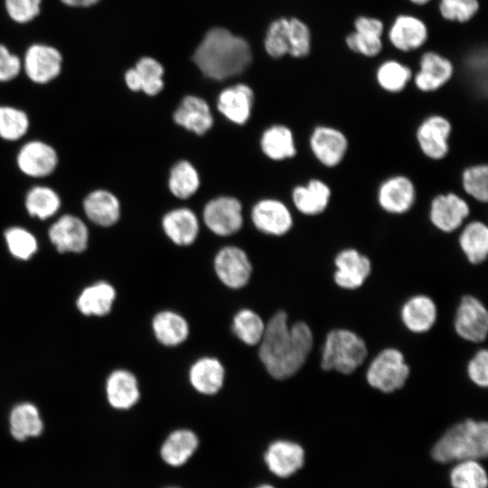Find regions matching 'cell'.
<instances>
[{
	"instance_id": "obj_1",
	"label": "cell",
	"mask_w": 488,
	"mask_h": 488,
	"mask_svg": "<svg viewBox=\"0 0 488 488\" xmlns=\"http://www.w3.org/2000/svg\"><path fill=\"white\" fill-rule=\"evenodd\" d=\"M313 343V333L305 323L299 321L289 325L286 314L278 311L265 326L258 357L270 376L285 380L302 368Z\"/></svg>"
},
{
	"instance_id": "obj_2",
	"label": "cell",
	"mask_w": 488,
	"mask_h": 488,
	"mask_svg": "<svg viewBox=\"0 0 488 488\" xmlns=\"http://www.w3.org/2000/svg\"><path fill=\"white\" fill-rule=\"evenodd\" d=\"M192 59L206 77L223 80L242 73L252 55L245 39L225 28L214 27L206 33Z\"/></svg>"
},
{
	"instance_id": "obj_3",
	"label": "cell",
	"mask_w": 488,
	"mask_h": 488,
	"mask_svg": "<svg viewBox=\"0 0 488 488\" xmlns=\"http://www.w3.org/2000/svg\"><path fill=\"white\" fill-rule=\"evenodd\" d=\"M431 457L439 464L482 460L488 455V424L465 419L450 427L434 444Z\"/></svg>"
},
{
	"instance_id": "obj_4",
	"label": "cell",
	"mask_w": 488,
	"mask_h": 488,
	"mask_svg": "<svg viewBox=\"0 0 488 488\" xmlns=\"http://www.w3.org/2000/svg\"><path fill=\"white\" fill-rule=\"evenodd\" d=\"M367 346L362 338L346 329L330 331L323 346L321 366L324 371L351 374L367 357Z\"/></svg>"
},
{
	"instance_id": "obj_5",
	"label": "cell",
	"mask_w": 488,
	"mask_h": 488,
	"mask_svg": "<svg viewBox=\"0 0 488 488\" xmlns=\"http://www.w3.org/2000/svg\"><path fill=\"white\" fill-rule=\"evenodd\" d=\"M409 375V367L400 351L386 348L372 360L366 372L369 385L383 393L401 389Z\"/></svg>"
},
{
	"instance_id": "obj_6",
	"label": "cell",
	"mask_w": 488,
	"mask_h": 488,
	"mask_svg": "<svg viewBox=\"0 0 488 488\" xmlns=\"http://www.w3.org/2000/svg\"><path fill=\"white\" fill-rule=\"evenodd\" d=\"M453 131L451 121L439 114L429 115L417 127L416 141L420 152L428 159L439 161L450 151Z\"/></svg>"
},
{
	"instance_id": "obj_7",
	"label": "cell",
	"mask_w": 488,
	"mask_h": 488,
	"mask_svg": "<svg viewBox=\"0 0 488 488\" xmlns=\"http://www.w3.org/2000/svg\"><path fill=\"white\" fill-rule=\"evenodd\" d=\"M470 212L468 202L459 194L449 192L433 197L428 218L436 230L443 233H453L461 229Z\"/></svg>"
},
{
	"instance_id": "obj_8",
	"label": "cell",
	"mask_w": 488,
	"mask_h": 488,
	"mask_svg": "<svg viewBox=\"0 0 488 488\" xmlns=\"http://www.w3.org/2000/svg\"><path fill=\"white\" fill-rule=\"evenodd\" d=\"M379 207L388 214L403 215L408 212L417 201L414 182L405 174H394L384 179L376 192Z\"/></svg>"
},
{
	"instance_id": "obj_9",
	"label": "cell",
	"mask_w": 488,
	"mask_h": 488,
	"mask_svg": "<svg viewBox=\"0 0 488 488\" xmlns=\"http://www.w3.org/2000/svg\"><path fill=\"white\" fill-rule=\"evenodd\" d=\"M309 146L319 164L327 168H334L344 160L349 149V140L341 129L319 125L312 130Z\"/></svg>"
},
{
	"instance_id": "obj_10",
	"label": "cell",
	"mask_w": 488,
	"mask_h": 488,
	"mask_svg": "<svg viewBox=\"0 0 488 488\" xmlns=\"http://www.w3.org/2000/svg\"><path fill=\"white\" fill-rule=\"evenodd\" d=\"M62 62V55L54 46L33 43L25 51L23 67L30 80L46 84L61 74Z\"/></svg>"
},
{
	"instance_id": "obj_11",
	"label": "cell",
	"mask_w": 488,
	"mask_h": 488,
	"mask_svg": "<svg viewBox=\"0 0 488 488\" xmlns=\"http://www.w3.org/2000/svg\"><path fill=\"white\" fill-rule=\"evenodd\" d=\"M202 218L211 232L219 236H230L242 227V207L234 197L220 196L207 202Z\"/></svg>"
},
{
	"instance_id": "obj_12",
	"label": "cell",
	"mask_w": 488,
	"mask_h": 488,
	"mask_svg": "<svg viewBox=\"0 0 488 488\" xmlns=\"http://www.w3.org/2000/svg\"><path fill=\"white\" fill-rule=\"evenodd\" d=\"M456 333L468 342L482 343L488 332V312L483 304L473 296L460 300L455 317Z\"/></svg>"
},
{
	"instance_id": "obj_13",
	"label": "cell",
	"mask_w": 488,
	"mask_h": 488,
	"mask_svg": "<svg viewBox=\"0 0 488 488\" xmlns=\"http://www.w3.org/2000/svg\"><path fill=\"white\" fill-rule=\"evenodd\" d=\"M214 269L225 286L239 289L249 281L252 266L244 250L235 246H227L215 256Z\"/></svg>"
},
{
	"instance_id": "obj_14",
	"label": "cell",
	"mask_w": 488,
	"mask_h": 488,
	"mask_svg": "<svg viewBox=\"0 0 488 488\" xmlns=\"http://www.w3.org/2000/svg\"><path fill=\"white\" fill-rule=\"evenodd\" d=\"M333 262L336 267L333 280L339 287L343 289L359 288L371 272V259L353 248L340 250Z\"/></svg>"
},
{
	"instance_id": "obj_15",
	"label": "cell",
	"mask_w": 488,
	"mask_h": 488,
	"mask_svg": "<svg viewBox=\"0 0 488 488\" xmlns=\"http://www.w3.org/2000/svg\"><path fill=\"white\" fill-rule=\"evenodd\" d=\"M49 239L61 253L83 252L88 247L89 230L77 216L65 214L52 224Z\"/></svg>"
},
{
	"instance_id": "obj_16",
	"label": "cell",
	"mask_w": 488,
	"mask_h": 488,
	"mask_svg": "<svg viewBox=\"0 0 488 488\" xmlns=\"http://www.w3.org/2000/svg\"><path fill=\"white\" fill-rule=\"evenodd\" d=\"M264 460L273 474L280 478H287L304 466L305 453L300 444L280 439L272 442L267 446Z\"/></svg>"
},
{
	"instance_id": "obj_17",
	"label": "cell",
	"mask_w": 488,
	"mask_h": 488,
	"mask_svg": "<svg viewBox=\"0 0 488 488\" xmlns=\"http://www.w3.org/2000/svg\"><path fill=\"white\" fill-rule=\"evenodd\" d=\"M251 220L261 232L283 236L293 227V217L285 203L275 199H265L252 208Z\"/></svg>"
},
{
	"instance_id": "obj_18",
	"label": "cell",
	"mask_w": 488,
	"mask_h": 488,
	"mask_svg": "<svg viewBox=\"0 0 488 488\" xmlns=\"http://www.w3.org/2000/svg\"><path fill=\"white\" fill-rule=\"evenodd\" d=\"M58 164V155L53 147L42 141L26 143L17 155V165L26 175L44 177L51 174Z\"/></svg>"
},
{
	"instance_id": "obj_19",
	"label": "cell",
	"mask_w": 488,
	"mask_h": 488,
	"mask_svg": "<svg viewBox=\"0 0 488 488\" xmlns=\"http://www.w3.org/2000/svg\"><path fill=\"white\" fill-rule=\"evenodd\" d=\"M291 196L300 213L314 217L323 214L329 207L332 189L324 181L313 178L304 185L296 186Z\"/></svg>"
},
{
	"instance_id": "obj_20",
	"label": "cell",
	"mask_w": 488,
	"mask_h": 488,
	"mask_svg": "<svg viewBox=\"0 0 488 488\" xmlns=\"http://www.w3.org/2000/svg\"><path fill=\"white\" fill-rule=\"evenodd\" d=\"M164 68L155 59L143 57L134 68L125 72L124 80L132 91L142 90L149 96L157 95L164 88Z\"/></svg>"
},
{
	"instance_id": "obj_21",
	"label": "cell",
	"mask_w": 488,
	"mask_h": 488,
	"mask_svg": "<svg viewBox=\"0 0 488 488\" xmlns=\"http://www.w3.org/2000/svg\"><path fill=\"white\" fill-rule=\"evenodd\" d=\"M253 99V91L248 85L236 84L220 93L217 108L230 121L243 125L250 117Z\"/></svg>"
},
{
	"instance_id": "obj_22",
	"label": "cell",
	"mask_w": 488,
	"mask_h": 488,
	"mask_svg": "<svg viewBox=\"0 0 488 488\" xmlns=\"http://www.w3.org/2000/svg\"><path fill=\"white\" fill-rule=\"evenodd\" d=\"M173 117L177 125L200 136L205 134L213 125L209 105L196 96L183 98Z\"/></svg>"
},
{
	"instance_id": "obj_23",
	"label": "cell",
	"mask_w": 488,
	"mask_h": 488,
	"mask_svg": "<svg viewBox=\"0 0 488 488\" xmlns=\"http://www.w3.org/2000/svg\"><path fill=\"white\" fill-rule=\"evenodd\" d=\"M106 394L112 408L121 410L132 408L140 398L136 376L127 370L114 371L107 380Z\"/></svg>"
},
{
	"instance_id": "obj_24",
	"label": "cell",
	"mask_w": 488,
	"mask_h": 488,
	"mask_svg": "<svg viewBox=\"0 0 488 488\" xmlns=\"http://www.w3.org/2000/svg\"><path fill=\"white\" fill-rule=\"evenodd\" d=\"M453 70L450 61L437 53L426 52L420 61V70L415 76V84L423 92L437 90L451 79Z\"/></svg>"
},
{
	"instance_id": "obj_25",
	"label": "cell",
	"mask_w": 488,
	"mask_h": 488,
	"mask_svg": "<svg viewBox=\"0 0 488 488\" xmlns=\"http://www.w3.org/2000/svg\"><path fill=\"white\" fill-rule=\"evenodd\" d=\"M162 226L166 236L179 246L192 244L199 233L198 219L188 208H178L166 213Z\"/></svg>"
},
{
	"instance_id": "obj_26",
	"label": "cell",
	"mask_w": 488,
	"mask_h": 488,
	"mask_svg": "<svg viewBox=\"0 0 488 488\" xmlns=\"http://www.w3.org/2000/svg\"><path fill=\"white\" fill-rule=\"evenodd\" d=\"M400 316L403 324L413 333H425L434 325L437 310L434 301L423 295L408 299L401 307Z\"/></svg>"
},
{
	"instance_id": "obj_27",
	"label": "cell",
	"mask_w": 488,
	"mask_h": 488,
	"mask_svg": "<svg viewBox=\"0 0 488 488\" xmlns=\"http://www.w3.org/2000/svg\"><path fill=\"white\" fill-rule=\"evenodd\" d=\"M86 216L93 223L109 227L114 225L120 217V202L110 192L95 190L89 192L83 202Z\"/></svg>"
},
{
	"instance_id": "obj_28",
	"label": "cell",
	"mask_w": 488,
	"mask_h": 488,
	"mask_svg": "<svg viewBox=\"0 0 488 488\" xmlns=\"http://www.w3.org/2000/svg\"><path fill=\"white\" fill-rule=\"evenodd\" d=\"M354 25L356 32L346 37L348 47L365 56L377 55L381 50L380 35L383 31L381 21L361 16L355 21Z\"/></svg>"
},
{
	"instance_id": "obj_29",
	"label": "cell",
	"mask_w": 488,
	"mask_h": 488,
	"mask_svg": "<svg viewBox=\"0 0 488 488\" xmlns=\"http://www.w3.org/2000/svg\"><path fill=\"white\" fill-rule=\"evenodd\" d=\"M224 377V367L213 357L197 360L189 371L190 383L195 390L204 395L217 393L223 385Z\"/></svg>"
},
{
	"instance_id": "obj_30",
	"label": "cell",
	"mask_w": 488,
	"mask_h": 488,
	"mask_svg": "<svg viewBox=\"0 0 488 488\" xmlns=\"http://www.w3.org/2000/svg\"><path fill=\"white\" fill-rule=\"evenodd\" d=\"M461 251L469 263L478 265L488 255V227L485 222L473 220L461 227L458 236Z\"/></svg>"
},
{
	"instance_id": "obj_31",
	"label": "cell",
	"mask_w": 488,
	"mask_h": 488,
	"mask_svg": "<svg viewBox=\"0 0 488 488\" xmlns=\"http://www.w3.org/2000/svg\"><path fill=\"white\" fill-rule=\"evenodd\" d=\"M44 428L39 409L32 403L23 402L14 406L9 415V429L13 438L23 442L38 437Z\"/></svg>"
},
{
	"instance_id": "obj_32",
	"label": "cell",
	"mask_w": 488,
	"mask_h": 488,
	"mask_svg": "<svg viewBox=\"0 0 488 488\" xmlns=\"http://www.w3.org/2000/svg\"><path fill=\"white\" fill-rule=\"evenodd\" d=\"M116 290L112 285L99 281L85 287L76 301L78 310L86 316H104L113 306Z\"/></svg>"
},
{
	"instance_id": "obj_33",
	"label": "cell",
	"mask_w": 488,
	"mask_h": 488,
	"mask_svg": "<svg viewBox=\"0 0 488 488\" xmlns=\"http://www.w3.org/2000/svg\"><path fill=\"white\" fill-rule=\"evenodd\" d=\"M198 446L199 439L194 432L190 429H177L164 441L160 455L167 465L178 467L192 457Z\"/></svg>"
},
{
	"instance_id": "obj_34",
	"label": "cell",
	"mask_w": 488,
	"mask_h": 488,
	"mask_svg": "<svg viewBox=\"0 0 488 488\" xmlns=\"http://www.w3.org/2000/svg\"><path fill=\"white\" fill-rule=\"evenodd\" d=\"M427 37L424 23L409 15H399L389 31L392 44L401 51H411L420 47Z\"/></svg>"
},
{
	"instance_id": "obj_35",
	"label": "cell",
	"mask_w": 488,
	"mask_h": 488,
	"mask_svg": "<svg viewBox=\"0 0 488 488\" xmlns=\"http://www.w3.org/2000/svg\"><path fill=\"white\" fill-rule=\"evenodd\" d=\"M155 338L165 346H176L183 343L189 335L186 320L173 311L157 313L152 321Z\"/></svg>"
},
{
	"instance_id": "obj_36",
	"label": "cell",
	"mask_w": 488,
	"mask_h": 488,
	"mask_svg": "<svg viewBox=\"0 0 488 488\" xmlns=\"http://www.w3.org/2000/svg\"><path fill=\"white\" fill-rule=\"evenodd\" d=\"M263 153L270 159L281 161L296 155L293 132L284 125H275L265 130L260 139Z\"/></svg>"
},
{
	"instance_id": "obj_37",
	"label": "cell",
	"mask_w": 488,
	"mask_h": 488,
	"mask_svg": "<svg viewBox=\"0 0 488 488\" xmlns=\"http://www.w3.org/2000/svg\"><path fill=\"white\" fill-rule=\"evenodd\" d=\"M264 46L266 52L274 58L286 53L291 55L295 46V33L291 19L279 18L267 28Z\"/></svg>"
},
{
	"instance_id": "obj_38",
	"label": "cell",
	"mask_w": 488,
	"mask_h": 488,
	"mask_svg": "<svg viewBox=\"0 0 488 488\" xmlns=\"http://www.w3.org/2000/svg\"><path fill=\"white\" fill-rule=\"evenodd\" d=\"M448 479L452 488H488L486 470L478 460L455 463Z\"/></svg>"
},
{
	"instance_id": "obj_39",
	"label": "cell",
	"mask_w": 488,
	"mask_h": 488,
	"mask_svg": "<svg viewBox=\"0 0 488 488\" xmlns=\"http://www.w3.org/2000/svg\"><path fill=\"white\" fill-rule=\"evenodd\" d=\"M168 185L176 198L188 199L199 189V174L190 162L182 160L173 166Z\"/></svg>"
},
{
	"instance_id": "obj_40",
	"label": "cell",
	"mask_w": 488,
	"mask_h": 488,
	"mask_svg": "<svg viewBox=\"0 0 488 488\" xmlns=\"http://www.w3.org/2000/svg\"><path fill=\"white\" fill-rule=\"evenodd\" d=\"M61 207L58 193L47 186H34L25 197V208L32 217L41 220L53 216Z\"/></svg>"
},
{
	"instance_id": "obj_41",
	"label": "cell",
	"mask_w": 488,
	"mask_h": 488,
	"mask_svg": "<svg viewBox=\"0 0 488 488\" xmlns=\"http://www.w3.org/2000/svg\"><path fill=\"white\" fill-rule=\"evenodd\" d=\"M265 326L261 317L250 309H241L233 317L232 331L247 345L260 343Z\"/></svg>"
},
{
	"instance_id": "obj_42",
	"label": "cell",
	"mask_w": 488,
	"mask_h": 488,
	"mask_svg": "<svg viewBox=\"0 0 488 488\" xmlns=\"http://www.w3.org/2000/svg\"><path fill=\"white\" fill-rule=\"evenodd\" d=\"M461 185L465 194L478 202L488 201V165L476 164L465 167L461 174Z\"/></svg>"
},
{
	"instance_id": "obj_43",
	"label": "cell",
	"mask_w": 488,
	"mask_h": 488,
	"mask_svg": "<svg viewBox=\"0 0 488 488\" xmlns=\"http://www.w3.org/2000/svg\"><path fill=\"white\" fill-rule=\"evenodd\" d=\"M410 69L399 62L389 61L380 65L377 71V81L386 91L399 93L402 91L411 79Z\"/></svg>"
},
{
	"instance_id": "obj_44",
	"label": "cell",
	"mask_w": 488,
	"mask_h": 488,
	"mask_svg": "<svg viewBox=\"0 0 488 488\" xmlns=\"http://www.w3.org/2000/svg\"><path fill=\"white\" fill-rule=\"evenodd\" d=\"M29 127L26 113L19 108L0 107V136L3 139L14 141L23 136Z\"/></svg>"
},
{
	"instance_id": "obj_45",
	"label": "cell",
	"mask_w": 488,
	"mask_h": 488,
	"mask_svg": "<svg viewBox=\"0 0 488 488\" xmlns=\"http://www.w3.org/2000/svg\"><path fill=\"white\" fill-rule=\"evenodd\" d=\"M5 239L10 253L18 259L27 260L37 251L35 237L23 228H9L5 232Z\"/></svg>"
},
{
	"instance_id": "obj_46",
	"label": "cell",
	"mask_w": 488,
	"mask_h": 488,
	"mask_svg": "<svg viewBox=\"0 0 488 488\" xmlns=\"http://www.w3.org/2000/svg\"><path fill=\"white\" fill-rule=\"evenodd\" d=\"M478 8L476 0H441L439 5L444 18L461 23L470 20Z\"/></svg>"
},
{
	"instance_id": "obj_47",
	"label": "cell",
	"mask_w": 488,
	"mask_h": 488,
	"mask_svg": "<svg viewBox=\"0 0 488 488\" xmlns=\"http://www.w3.org/2000/svg\"><path fill=\"white\" fill-rule=\"evenodd\" d=\"M42 0H5L7 15L15 23H26L41 12Z\"/></svg>"
},
{
	"instance_id": "obj_48",
	"label": "cell",
	"mask_w": 488,
	"mask_h": 488,
	"mask_svg": "<svg viewBox=\"0 0 488 488\" xmlns=\"http://www.w3.org/2000/svg\"><path fill=\"white\" fill-rule=\"evenodd\" d=\"M465 66L473 80L479 88L486 89L487 51L477 48L467 54Z\"/></svg>"
},
{
	"instance_id": "obj_49",
	"label": "cell",
	"mask_w": 488,
	"mask_h": 488,
	"mask_svg": "<svg viewBox=\"0 0 488 488\" xmlns=\"http://www.w3.org/2000/svg\"><path fill=\"white\" fill-rule=\"evenodd\" d=\"M467 375L473 383L485 388L488 385V352L486 349L478 351L467 364Z\"/></svg>"
},
{
	"instance_id": "obj_50",
	"label": "cell",
	"mask_w": 488,
	"mask_h": 488,
	"mask_svg": "<svg viewBox=\"0 0 488 488\" xmlns=\"http://www.w3.org/2000/svg\"><path fill=\"white\" fill-rule=\"evenodd\" d=\"M23 64L21 59L0 43V82L10 81L21 72Z\"/></svg>"
},
{
	"instance_id": "obj_51",
	"label": "cell",
	"mask_w": 488,
	"mask_h": 488,
	"mask_svg": "<svg viewBox=\"0 0 488 488\" xmlns=\"http://www.w3.org/2000/svg\"><path fill=\"white\" fill-rule=\"evenodd\" d=\"M100 0H61V2L70 7H90L97 5Z\"/></svg>"
},
{
	"instance_id": "obj_52",
	"label": "cell",
	"mask_w": 488,
	"mask_h": 488,
	"mask_svg": "<svg viewBox=\"0 0 488 488\" xmlns=\"http://www.w3.org/2000/svg\"><path fill=\"white\" fill-rule=\"evenodd\" d=\"M410 1H412L415 4L423 5L428 2L429 0H410Z\"/></svg>"
},
{
	"instance_id": "obj_53",
	"label": "cell",
	"mask_w": 488,
	"mask_h": 488,
	"mask_svg": "<svg viewBox=\"0 0 488 488\" xmlns=\"http://www.w3.org/2000/svg\"><path fill=\"white\" fill-rule=\"evenodd\" d=\"M255 488H275V487L272 486L271 484L265 483V484H260Z\"/></svg>"
},
{
	"instance_id": "obj_54",
	"label": "cell",
	"mask_w": 488,
	"mask_h": 488,
	"mask_svg": "<svg viewBox=\"0 0 488 488\" xmlns=\"http://www.w3.org/2000/svg\"><path fill=\"white\" fill-rule=\"evenodd\" d=\"M169 488H174V487H169Z\"/></svg>"
}]
</instances>
